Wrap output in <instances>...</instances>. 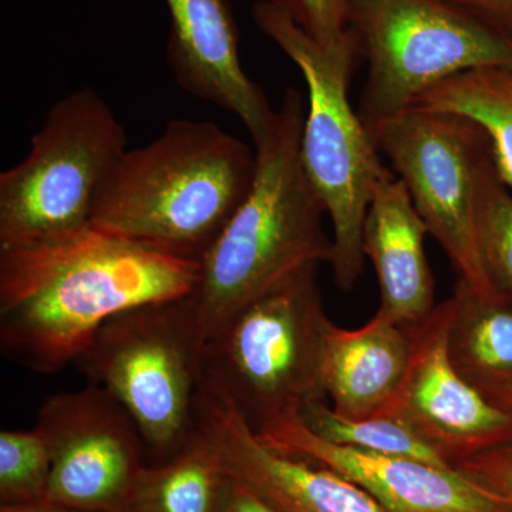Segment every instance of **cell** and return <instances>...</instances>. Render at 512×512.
I'll list each match as a JSON object with an SVG mask.
<instances>
[{
  "instance_id": "24",
  "label": "cell",
  "mask_w": 512,
  "mask_h": 512,
  "mask_svg": "<svg viewBox=\"0 0 512 512\" xmlns=\"http://www.w3.org/2000/svg\"><path fill=\"white\" fill-rule=\"evenodd\" d=\"M454 468L495 495L512 512V439L474 454Z\"/></svg>"
},
{
  "instance_id": "16",
  "label": "cell",
  "mask_w": 512,
  "mask_h": 512,
  "mask_svg": "<svg viewBox=\"0 0 512 512\" xmlns=\"http://www.w3.org/2000/svg\"><path fill=\"white\" fill-rule=\"evenodd\" d=\"M412 348L409 328L379 313L362 328L332 325L322 369L330 407L348 419L382 412L403 382Z\"/></svg>"
},
{
  "instance_id": "11",
  "label": "cell",
  "mask_w": 512,
  "mask_h": 512,
  "mask_svg": "<svg viewBox=\"0 0 512 512\" xmlns=\"http://www.w3.org/2000/svg\"><path fill=\"white\" fill-rule=\"evenodd\" d=\"M450 302L407 326L412 357L382 412L409 426L454 468L460 461L512 439V417L463 379L448 355Z\"/></svg>"
},
{
  "instance_id": "8",
  "label": "cell",
  "mask_w": 512,
  "mask_h": 512,
  "mask_svg": "<svg viewBox=\"0 0 512 512\" xmlns=\"http://www.w3.org/2000/svg\"><path fill=\"white\" fill-rule=\"evenodd\" d=\"M348 9L367 60L359 110L367 128L457 74L512 69V43L446 0H348Z\"/></svg>"
},
{
  "instance_id": "19",
  "label": "cell",
  "mask_w": 512,
  "mask_h": 512,
  "mask_svg": "<svg viewBox=\"0 0 512 512\" xmlns=\"http://www.w3.org/2000/svg\"><path fill=\"white\" fill-rule=\"evenodd\" d=\"M416 104L466 117L483 128L497 173L512 190V69L457 74L427 90Z\"/></svg>"
},
{
  "instance_id": "26",
  "label": "cell",
  "mask_w": 512,
  "mask_h": 512,
  "mask_svg": "<svg viewBox=\"0 0 512 512\" xmlns=\"http://www.w3.org/2000/svg\"><path fill=\"white\" fill-rule=\"evenodd\" d=\"M231 478V477H229ZM221 512H281L275 505L268 503L261 495L249 490L248 487L238 483V481H229L227 497Z\"/></svg>"
},
{
  "instance_id": "9",
  "label": "cell",
  "mask_w": 512,
  "mask_h": 512,
  "mask_svg": "<svg viewBox=\"0 0 512 512\" xmlns=\"http://www.w3.org/2000/svg\"><path fill=\"white\" fill-rule=\"evenodd\" d=\"M369 131L458 279L483 298H498L477 239L478 171L491 151L483 128L466 117L414 104L377 121Z\"/></svg>"
},
{
  "instance_id": "22",
  "label": "cell",
  "mask_w": 512,
  "mask_h": 512,
  "mask_svg": "<svg viewBox=\"0 0 512 512\" xmlns=\"http://www.w3.org/2000/svg\"><path fill=\"white\" fill-rule=\"evenodd\" d=\"M52 457L36 429L0 433V495L2 504L46 500Z\"/></svg>"
},
{
  "instance_id": "7",
  "label": "cell",
  "mask_w": 512,
  "mask_h": 512,
  "mask_svg": "<svg viewBox=\"0 0 512 512\" xmlns=\"http://www.w3.org/2000/svg\"><path fill=\"white\" fill-rule=\"evenodd\" d=\"M126 151V131L99 93L80 89L53 104L28 156L0 174V249L90 227L101 187Z\"/></svg>"
},
{
  "instance_id": "4",
  "label": "cell",
  "mask_w": 512,
  "mask_h": 512,
  "mask_svg": "<svg viewBox=\"0 0 512 512\" xmlns=\"http://www.w3.org/2000/svg\"><path fill=\"white\" fill-rule=\"evenodd\" d=\"M252 18L301 70L308 104L301 161L332 222L333 279L350 292L365 271L363 227L377 180L384 171L375 141L353 109L349 92L362 56L352 26L333 42H319L269 0H258Z\"/></svg>"
},
{
  "instance_id": "3",
  "label": "cell",
  "mask_w": 512,
  "mask_h": 512,
  "mask_svg": "<svg viewBox=\"0 0 512 512\" xmlns=\"http://www.w3.org/2000/svg\"><path fill=\"white\" fill-rule=\"evenodd\" d=\"M256 156L212 121L174 120L127 150L101 187L92 225L200 262L247 198Z\"/></svg>"
},
{
  "instance_id": "13",
  "label": "cell",
  "mask_w": 512,
  "mask_h": 512,
  "mask_svg": "<svg viewBox=\"0 0 512 512\" xmlns=\"http://www.w3.org/2000/svg\"><path fill=\"white\" fill-rule=\"evenodd\" d=\"M256 434L278 453L335 471L389 512H510L456 468L329 443L309 430L299 413Z\"/></svg>"
},
{
  "instance_id": "23",
  "label": "cell",
  "mask_w": 512,
  "mask_h": 512,
  "mask_svg": "<svg viewBox=\"0 0 512 512\" xmlns=\"http://www.w3.org/2000/svg\"><path fill=\"white\" fill-rule=\"evenodd\" d=\"M319 42H333L350 28L348 0H269Z\"/></svg>"
},
{
  "instance_id": "20",
  "label": "cell",
  "mask_w": 512,
  "mask_h": 512,
  "mask_svg": "<svg viewBox=\"0 0 512 512\" xmlns=\"http://www.w3.org/2000/svg\"><path fill=\"white\" fill-rule=\"evenodd\" d=\"M299 414L309 430L329 443L453 468L419 434L387 414H375L365 419H348L339 416L326 400L309 403Z\"/></svg>"
},
{
  "instance_id": "14",
  "label": "cell",
  "mask_w": 512,
  "mask_h": 512,
  "mask_svg": "<svg viewBox=\"0 0 512 512\" xmlns=\"http://www.w3.org/2000/svg\"><path fill=\"white\" fill-rule=\"evenodd\" d=\"M171 26L167 60L185 90L235 114L258 140L275 119L264 90L239 62V30L229 0H164Z\"/></svg>"
},
{
  "instance_id": "21",
  "label": "cell",
  "mask_w": 512,
  "mask_h": 512,
  "mask_svg": "<svg viewBox=\"0 0 512 512\" xmlns=\"http://www.w3.org/2000/svg\"><path fill=\"white\" fill-rule=\"evenodd\" d=\"M476 227L488 281L498 298L512 306V194L497 173L491 151L478 171Z\"/></svg>"
},
{
  "instance_id": "17",
  "label": "cell",
  "mask_w": 512,
  "mask_h": 512,
  "mask_svg": "<svg viewBox=\"0 0 512 512\" xmlns=\"http://www.w3.org/2000/svg\"><path fill=\"white\" fill-rule=\"evenodd\" d=\"M450 302L448 355L481 393L512 386V306L478 295L458 279Z\"/></svg>"
},
{
  "instance_id": "27",
  "label": "cell",
  "mask_w": 512,
  "mask_h": 512,
  "mask_svg": "<svg viewBox=\"0 0 512 512\" xmlns=\"http://www.w3.org/2000/svg\"><path fill=\"white\" fill-rule=\"evenodd\" d=\"M0 512H96V511H82L74 510V508L62 507V505L46 503V501H40V503H29V504H2Z\"/></svg>"
},
{
  "instance_id": "15",
  "label": "cell",
  "mask_w": 512,
  "mask_h": 512,
  "mask_svg": "<svg viewBox=\"0 0 512 512\" xmlns=\"http://www.w3.org/2000/svg\"><path fill=\"white\" fill-rule=\"evenodd\" d=\"M429 234L406 185L384 168L363 227V252L380 289L379 313L397 325H416L436 309V292L424 251Z\"/></svg>"
},
{
  "instance_id": "1",
  "label": "cell",
  "mask_w": 512,
  "mask_h": 512,
  "mask_svg": "<svg viewBox=\"0 0 512 512\" xmlns=\"http://www.w3.org/2000/svg\"><path fill=\"white\" fill-rule=\"evenodd\" d=\"M200 262L90 227L59 241L0 249V348L52 375L111 318L191 295Z\"/></svg>"
},
{
  "instance_id": "28",
  "label": "cell",
  "mask_w": 512,
  "mask_h": 512,
  "mask_svg": "<svg viewBox=\"0 0 512 512\" xmlns=\"http://www.w3.org/2000/svg\"><path fill=\"white\" fill-rule=\"evenodd\" d=\"M485 397L512 417V386L507 387V389L497 390V392L485 394Z\"/></svg>"
},
{
  "instance_id": "18",
  "label": "cell",
  "mask_w": 512,
  "mask_h": 512,
  "mask_svg": "<svg viewBox=\"0 0 512 512\" xmlns=\"http://www.w3.org/2000/svg\"><path fill=\"white\" fill-rule=\"evenodd\" d=\"M229 478L200 434L157 467H143L126 512H221Z\"/></svg>"
},
{
  "instance_id": "6",
  "label": "cell",
  "mask_w": 512,
  "mask_h": 512,
  "mask_svg": "<svg viewBox=\"0 0 512 512\" xmlns=\"http://www.w3.org/2000/svg\"><path fill=\"white\" fill-rule=\"evenodd\" d=\"M207 340L190 295L111 318L74 365L134 420L144 446L175 456L190 441Z\"/></svg>"
},
{
  "instance_id": "5",
  "label": "cell",
  "mask_w": 512,
  "mask_h": 512,
  "mask_svg": "<svg viewBox=\"0 0 512 512\" xmlns=\"http://www.w3.org/2000/svg\"><path fill=\"white\" fill-rule=\"evenodd\" d=\"M318 268L305 266L262 293L207 343L205 375L255 433L326 400L323 356L333 323Z\"/></svg>"
},
{
  "instance_id": "25",
  "label": "cell",
  "mask_w": 512,
  "mask_h": 512,
  "mask_svg": "<svg viewBox=\"0 0 512 512\" xmlns=\"http://www.w3.org/2000/svg\"><path fill=\"white\" fill-rule=\"evenodd\" d=\"M512 43V0H446Z\"/></svg>"
},
{
  "instance_id": "12",
  "label": "cell",
  "mask_w": 512,
  "mask_h": 512,
  "mask_svg": "<svg viewBox=\"0 0 512 512\" xmlns=\"http://www.w3.org/2000/svg\"><path fill=\"white\" fill-rule=\"evenodd\" d=\"M194 431L217 453L232 480L281 512H389L335 471L266 446L207 375L195 402Z\"/></svg>"
},
{
  "instance_id": "10",
  "label": "cell",
  "mask_w": 512,
  "mask_h": 512,
  "mask_svg": "<svg viewBox=\"0 0 512 512\" xmlns=\"http://www.w3.org/2000/svg\"><path fill=\"white\" fill-rule=\"evenodd\" d=\"M35 429L52 457L46 503L126 512L143 470V437L127 410L97 384L47 397Z\"/></svg>"
},
{
  "instance_id": "2",
  "label": "cell",
  "mask_w": 512,
  "mask_h": 512,
  "mask_svg": "<svg viewBox=\"0 0 512 512\" xmlns=\"http://www.w3.org/2000/svg\"><path fill=\"white\" fill-rule=\"evenodd\" d=\"M305 113L302 94L286 90L271 126L254 141L256 171L247 198L202 256L190 299L207 343L288 276L332 262L325 207L301 161Z\"/></svg>"
}]
</instances>
